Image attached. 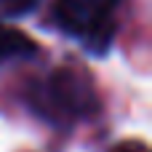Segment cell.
Listing matches in <instances>:
<instances>
[{
  "label": "cell",
  "instance_id": "1",
  "mask_svg": "<svg viewBox=\"0 0 152 152\" xmlns=\"http://www.w3.org/2000/svg\"><path fill=\"white\" fill-rule=\"evenodd\" d=\"M27 102L35 115L53 126H75L99 112L102 102L88 72L77 67H56L37 83H32Z\"/></svg>",
  "mask_w": 152,
  "mask_h": 152
},
{
  "label": "cell",
  "instance_id": "2",
  "mask_svg": "<svg viewBox=\"0 0 152 152\" xmlns=\"http://www.w3.org/2000/svg\"><path fill=\"white\" fill-rule=\"evenodd\" d=\"M123 0H56L53 21L61 32L77 37L86 51L94 56H104L110 51L115 21L112 13Z\"/></svg>",
  "mask_w": 152,
  "mask_h": 152
},
{
  "label": "cell",
  "instance_id": "3",
  "mask_svg": "<svg viewBox=\"0 0 152 152\" xmlns=\"http://www.w3.org/2000/svg\"><path fill=\"white\" fill-rule=\"evenodd\" d=\"M37 53H40V48L29 35H24L16 27L0 24V64L19 61V59H32Z\"/></svg>",
  "mask_w": 152,
  "mask_h": 152
},
{
  "label": "cell",
  "instance_id": "4",
  "mask_svg": "<svg viewBox=\"0 0 152 152\" xmlns=\"http://www.w3.org/2000/svg\"><path fill=\"white\" fill-rule=\"evenodd\" d=\"M43 0H0V19H21L32 13Z\"/></svg>",
  "mask_w": 152,
  "mask_h": 152
},
{
  "label": "cell",
  "instance_id": "5",
  "mask_svg": "<svg viewBox=\"0 0 152 152\" xmlns=\"http://www.w3.org/2000/svg\"><path fill=\"white\" fill-rule=\"evenodd\" d=\"M112 152H147V147L139 144V142H123V144L112 147Z\"/></svg>",
  "mask_w": 152,
  "mask_h": 152
}]
</instances>
